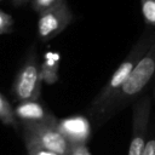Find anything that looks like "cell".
<instances>
[{
    "mask_svg": "<svg viewBox=\"0 0 155 155\" xmlns=\"http://www.w3.org/2000/svg\"><path fill=\"white\" fill-rule=\"evenodd\" d=\"M154 40H155V30L151 28H147L143 31V34L139 36V39L136 41V44L132 46L125 59L119 64L116 70L113 73L108 82L103 86V88L92 101L87 110V114L93 119L94 122L104 111V109L109 105V103L114 99V97L119 93V91L122 88V86L130 78L131 73L136 68L137 63L145 54V52L148 51V48L150 47Z\"/></svg>",
    "mask_w": 155,
    "mask_h": 155,
    "instance_id": "cell-1",
    "label": "cell"
},
{
    "mask_svg": "<svg viewBox=\"0 0 155 155\" xmlns=\"http://www.w3.org/2000/svg\"><path fill=\"white\" fill-rule=\"evenodd\" d=\"M153 78H155V40L153 41L145 54L137 63L136 68L131 73L122 88L104 109V111L101 114L94 124L97 126L103 125L111 116L127 107L131 102L137 101L140 97L142 92L150 84Z\"/></svg>",
    "mask_w": 155,
    "mask_h": 155,
    "instance_id": "cell-2",
    "label": "cell"
},
{
    "mask_svg": "<svg viewBox=\"0 0 155 155\" xmlns=\"http://www.w3.org/2000/svg\"><path fill=\"white\" fill-rule=\"evenodd\" d=\"M42 76L36 54L35 45H31L27 52L25 59L18 70L11 86V93L19 102L38 101L41 93Z\"/></svg>",
    "mask_w": 155,
    "mask_h": 155,
    "instance_id": "cell-3",
    "label": "cell"
},
{
    "mask_svg": "<svg viewBox=\"0 0 155 155\" xmlns=\"http://www.w3.org/2000/svg\"><path fill=\"white\" fill-rule=\"evenodd\" d=\"M74 15L67 0L58 5L39 13L38 18V36L46 42L59 35L73 22Z\"/></svg>",
    "mask_w": 155,
    "mask_h": 155,
    "instance_id": "cell-4",
    "label": "cell"
},
{
    "mask_svg": "<svg viewBox=\"0 0 155 155\" xmlns=\"http://www.w3.org/2000/svg\"><path fill=\"white\" fill-rule=\"evenodd\" d=\"M150 110L149 96H140L134 101L132 109V133L127 155H142L148 138Z\"/></svg>",
    "mask_w": 155,
    "mask_h": 155,
    "instance_id": "cell-5",
    "label": "cell"
},
{
    "mask_svg": "<svg viewBox=\"0 0 155 155\" xmlns=\"http://www.w3.org/2000/svg\"><path fill=\"white\" fill-rule=\"evenodd\" d=\"M23 134L33 138L44 148L58 154L69 155L70 143L58 130V125L50 124H22Z\"/></svg>",
    "mask_w": 155,
    "mask_h": 155,
    "instance_id": "cell-6",
    "label": "cell"
},
{
    "mask_svg": "<svg viewBox=\"0 0 155 155\" xmlns=\"http://www.w3.org/2000/svg\"><path fill=\"white\" fill-rule=\"evenodd\" d=\"M58 130L71 147L84 145L91 136V124L85 116H70L58 121Z\"/></svg>",
    "mask_w": 155,
    "mask_h": 155,
    "instance_id": "cell-7",
    "label": "cell"
},
{
    "mask_svg": "<svg viewBox=\"0 0 155 155\" xmlns=\"http://www.w3.org/2000/svg\"><path fill=\"white\" fill-rule=\"evenodd\" d=\"M17 119L22 124H50L58 125V120L48 109L38 101L19 102L15 108Z\"/></svg>",
    "mask_w": 155,
    "mask_h": 155,
    "instance_id": "cell-8",
    "label": "cell"
},
{
    "mask_svg": "<svg viewBox=\"0 0 155 155\" xmlns=\"http://www.w3.org/2000/svg\"><path fill=\"white\" fill-rule=\"evenodd\" d=\"M0 121L10 127H18V119L13 107L10 104L7 98L0 92Z\"/></svg>",
    "mask_w": 155,
    "mask_h": 155,
    "instance_id": "cell-9",
    "label": "cell"
},
{
    "mask_svg": "<svg viewBox=\"0 0 155 155\" xmlns=\"http://www.w3.org/2000/svg\"><path fill=\"white\" fill-rule=\"evenodd\" d=\"M140 11L147 28H155V0H140Z\"/></svg>",
    "mask_w": 155,
    "mask_h": 155,
    "instance_id": "cell-10",
    "label": "cell"
},
{
    "mask_svg": "<svg viewBox=\"0 0 155 155\" xmlns=\"http://www.w3.org/2000/svg\"><path fill=\"white\" fill-rule=\"evenodd\" d=\"M23 139H24V143H25L28 155H58V154L44 148L42 145H40L38 142H35L33 138H30L28 136L23 134Z\"/></svg>",
    "mask_w": 155,
    "mask_h": 155,
    "instance_id": "cell-11",
    "label": "cell"
},
{
    "mask_svg": "<svg viewBox=\"0 0 155 155\" xmlns=\"http://www.w3.org/2000/svg\"><path fill=\"white\" fill-rule=\"evenodd\" d=\"M40 70H41V76H42V80H46L47 82L52 84L53 81L57 80V75L54 74L57 71V65L53 63V61H46L42 63V65L40 67Z\"/></svg>",
    "mask_w": 155,
    "mask_h": 155,
    "instance_id": "cell-12",
    "label": "cell"
},
{
    "mask_svg": "<svg viewBox=\"0 0 155 155\" xmlns=\"http://www.w3.org/2000/svg\"><path fill=\"white\" fill-rule=\"evenodd\" d=\"M13 25H15L13 17L10 13L0 10V35L11 33L13 30Z\"/></svg>",
    "mask_w": 155,
    "mask_h": 155,
    "instance_id": "cell-13",
    "label": "cell"
},
{
    "mask_svg": "<svg viewBox=\"0 0 155 155\" xmlns=\"http://www.w3.org/2000/svg\"><path fill=\"white\" fill-rule=\"evenodd\" d=\"M62 1H64V0H30V6L39 15L40 12L48 10V8L58 5Z\"/></svg>",
    "mask_w": 155,
    "mask_h": 155,
    "instance_id": "cell-14",
    "label": "cell"
},
{
    "mask_svg": "<svg viewBox=\"0 0 155 155\" xmlns=\"http://www.w3.org/2000/svg\"><path fill=\"white\" fill-rule=\"evenodd\" d=\"M142 155H155V134H148Z\"/></svg>",
    "mask_w": 155,
    "mask_h": 155,
    "instance_id": "cell-15",
    "label": "cell"
},
{
    "mask_svg": "<svg viewBox=\"0 0 155 155\" xmlns=\"http://www.w3.org/2000/svg\"><path fill=\"white\" fill-rule=\"evenodd\" d=\"M69 155H91L90 151L86 148V144L84 145H75L71 147V150L69 153Z\"/></svg>",
    "mask_w": 155,
    "mask_h": 155,
    "instance_id": "cell-16",
    "label": "cell"
},
{
    "mask_svg": "<svg viewBox=\"0 0 155 155\" xmlns=\"http://www.w3.org/2000/svg\"><path fill=\"white\" fill-rule=\"evenodd\" d=\"M10 1L15 7H21L27 4H30V0H10Z\"/></svg>",
    "mask_w": 155,
    "mask_h": 155,
    "instance_id": "cell-17",
    "label": "cell"
},
{
    "mask_svg": "<svg viewBox=\"0 0 155 155\" xmlns=\"http://www.w3.org/2000/svg\"><path fill=\"white\" fill-rule=\"evenodd\" d=\"M154 96H155V87H154Z\"/></svg>",
    "mask_w": 155,
    "mask_h": 155,
    "instance_id": "cell-18",
    "label": "cell"
},
{
    "mask_svg": "<svg viewBox=\"0 0 155 155\" xmlns=\"http://www.w3.org/2000/svg\"><path fill=\"white\" fill-rule=\"evenodd\" d=\"M0 1H2V0H0Z\"/></svg>",
    "mask_w": 155,
    "mask_h": 155,
    "instance_id": "cell-19",
    "label": "cell"
}]
</instances>
